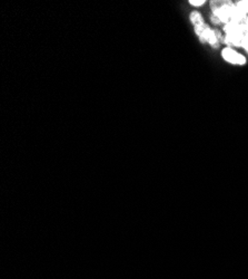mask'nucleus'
<instances>
[{
  "label": "nucleus",
  "instance_id": "obj_8",
  "mask_svg": "<svg viewBox=\"0 0 248 279\" xmlns=\"http://www.w3.org/2000/svg\"><path fill=\"white\" fill-rule=\"evenodd\" d=\"M243 48L246 50V52L248 53V40H245L243 42Z\"/></svg>",
  "mask_w": 248,
  "mask_h": 279
},
{
  "label": "nucleus",
  "instance_id": "obj_1",
  "mask_svg": "<svg viewBox=\"0 0 248 279\" xmlns=\"http://www.w3.org/2000/svg\"><path fill=\"white\" fill-rule=\"evenodd\" d=\"M211 8L214 17L218 19L219 22H225V25L231 22L243 24L247 17V15L244 14L237 5L228 0H214L211 2Z\"/></svg>",
  "mask_w": 248,
  "mask_h": 279
},
{
  "label": "nucleus",
  "instance_id": "obj_7",
  "mask_svg": "<svg viewBox=\"0 0 248 279\" xmlns=\"http://www.w3.org/2000/svg\"><path fill=\"white\" fill-rule=\"evenodd\" d=\"M205 2H206L205 0H191V1H189V3H191V5L194 7H200V6H203Z\"/></svg>",
  "mask_w": 248,
  "mask_h": 279
},
{
  "label": "nucleus",
  "instance_id": "obj_4",
  "mask_svg": "<svg viewBox=\"0 0 248 279\" xmlns=\"http://www.w3.org/2000/svg\"><path fill=\"white\" fill-rule=\"evenodd\" d=\"M222 56L224 60L227 61V63L238 65V66L246 64V57L230 47H225L222 50Z\"/></svg>",
  "mask_w": 248,
  "mask_h": 279
},
{
  "label": "nucleus",
  "instance_id": "obj_2",
  "mask_svg": "<svg viewBox=\"0 0 248 279\" xmlns=\"http://www.w3.org/2000/svg\"><path fill=\"white\" fill-rule=\"evenodd\" d=\"M195 33L197 36L200 38L201 41L208 42L209 45L216 46L218 45V41L220 40V33L218 30H213L209 28V26L206 24L199 25L195 27Z\"/></svg>",
  "mask_w": 248,
  "mask_h": 279
},
{
  "label": "nucleus",
  "instance_id": "obj_3",
  "mask_svg": "<svg viewBox=\"0 0 248 279\" xmlns=\"http://www.w3.org/2000/svg\"><path fill=\"white\" fill-rule=\"evenodd\" d=\"M224 30L226 35H232V36H237L243 40H248V25L246 24L231 22V24L225 25Z\"/></svg>",
  "mask_w": 248,
  "mask_h": 279
},
{
  "label": "nucleus",
  "instance_id": "obj_6",
  "mask_svg": "<svg viewBox=\"0 0 248 279\" xmlns=\"http://www.w3.org/2000/svg\"><path fill=\"white\" fill-rule=\"evenodd\" d=\"M236 5H237L238 8L242 10L244 14L248 15V0H240Z\"/></svg>",
  "mask_w": 248,
  "mask_h": 279
},
{
  "label": "nucleus",
  "instance_id": "obj_5",
  "mask_svg": "<svg viewBox=\"0 0 248 279\" xmlns=\"http://www.w3.org/2000/svg\"><path fill=\"white\" fill-rule=\"evenodd\" d=\"M191 21L195 27L205 24L204 18L200 15V13H198V11H193V13L191 14Z\"/></svg>",
  "mask_w": 248,
  "mask_h": 279
},
{
  "label": "nucleus",
  "instance_id": "obj_9",
  "mask_svg": "<svg viewBox=\"0 0 248 279\" xmlns=\"http://www.w3.org/2000/svg\"><path fill=\"white\" fill-rule=\"evenodd\" d=\"M243 24H246V25H248V15H247V17H246V19H245V21H244Z\"/></svg>",
  "mask_w": 248,
  "mask_h": 279
}]
</instances>
